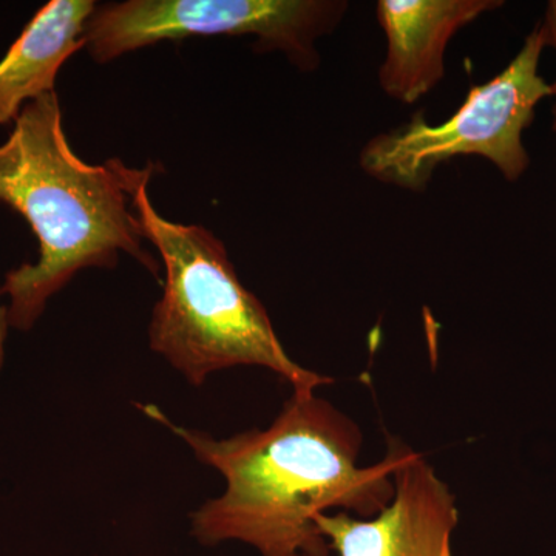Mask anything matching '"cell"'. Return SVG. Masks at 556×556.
Here are the masks:
<instances>
[{
    "instance_id": "cell-6",
    "label": "cell",
    "mask_w": 556,
    "mask_h": 556,
    "mask_svg": "<svg viewBox=\"0 0 556 556\" xmlns=\"http://www.w3.org/2000/svg\"><path fill=\"white\" fill-rule=\"evenodd\" d=\"M394 496L369 519L321 514L318 530L339 556H452L456 497L426 457L394 439Z\"/></svg>"
},
{
    "instance_id": "cell-8",
    "label": "cell",
    "mask_w": 556,
    "mask_h": 556,
    "mask_svg": "<svg viewBox=\"0 0 556 556\" xmlns=\"http://www.w3.org/2000/svg\"><path fill=\"white\" fill-rule=\"evenodd\" d=\"M94 0H50L28 22L0 61V126L25 104L54 90L62 65L84 49Z\"/></svg>"
},
{
    "instance_id": "cell-3",
    "label": "cell",
    "mask_w": 556,
    "mask_h": 556,
    "mask_svg": "<svg viewBox=\"0 0 556 556\" xmlns=\"http://www.w3.org/2000/svg\"><path fill=\"white\" fill-rule=\"evenodd\" d=\"M148 189L135 197V211L164 268L163 298L149 325L150 350L195 387L233 367L269 369L294 391L331 383L289 357L268 311L237 276L225 243L204 226L164 218Z\"/></svg>"
},
{
    "instance_id": "cell-1",
    "label": "cell",
    "mask_w": 556,
    "mask_h": 556,
    "mask_svg": "<svg viewBox=\"0 0 556 556\" xmlns=\"http://www.w3.org/2000/svg\"><path fill=\"white\" fill-rule=\"evenodd\" d=\"M226 479L222 496L192 514L204 546L241 541L262 556H328L316 518L332 508L369 519L394 496V439L375 466H358L361 427L316 391H294L265 430L228 439L177 426L155 405H139Z\"/></svg>"
},
{
    "instance_id": "cell-9",
    "label": "cell",
    "mask_w": 556,
    "mask_h": 556,
    "mask_svg": "<svg viewBox=\"0 0 556 556\" xmlns=\"http://www.w3.org/2000/svg\"><path fill=\"white\" fill-rule=\"evenodd\" d=\"M544 36H546L547 46L554 47L556 50V0L548 2L546 11V20L541 24ZM552 97H556V79L551 86Z\"/></svg>"
},
{
    "instance_id": "cell-10",
    "label": "cell",
    "mask_w": 556,
    "mask_h": 556,
    "mask_svg": "<svg viewBox=\"0 0 556 556\" xmlns=\"http://www.w3.org/2000/svg\"><path fill=\"white\" fill-rule=\"evenodd\" d=\"M0 289H2V285H0ZM9 328H11L9 308L0 305V369H2L3 358H5V340L7 334H9Z\"/></svg>"
},
{
    "instance_id": "cell-4",
    "label": "cell",
    "mask_w": 556,
    "mask_h": 556,
    "mask_svg": "<svg viewBox=\"0 0 556 556\" xmlns=\"http://www.w3.org/2000/svg\"><path fill=\"white\" fill-rule=\"evenodd\" d=\"M547 47L538 25L500 75L468 91L455 115L439 126L428 124L422 110L404 126L376 135L361 152L369 177L397 188L424 190L439 164L477 155L495 164L504 178L517 181L529 167L522 135L535 118L536 105L552 97L540 75Z\"/></svg>"
},
{
    "instance_id": "cell-7",
    "label": "cell",
    "mask_w": 556,
    "mask_h": 556,
    "mask_svg": "<svg viewBox=\"0 0 556 556\" xmlns=\"http://www.w3.org/2000/svg\"><path fill=\"white\" fill-rule=\"evenodd\" d=\"M497 0H380L378 20L387 35L386 62L379 83L388 97L413 104L445 76V50L459 28Z\"/></svg>"
},
{
    "instance_id": "cell-5",
    "label": "cell",
    "mask_w": 556,
    "mask_h": 556,
    "mask_svg": "<svg viewBox=\"0 0 556 556\" xmlns=\"http://www.w3.org/2000/svg\"><path fill=\"white\" fill-rule=\"evenodd\" d=\"M343 0H124L100 3L84 30L98 64L163 40L252 36L258 51H281L299 70H316V40L338 28Z\"/></svg>"
},
{
    "instance_id": "cell-2",
    "label": "cell",
    "mask_w": 556,
    "mask_h": 556,
    "mask_svg": "<svg viewBox=\"0 0 556 556\" xmlns=\"http://www.w3.org/2000/svg\"><path fill=\"white\" fill-rule=\"evenodd\" d=\"M161 170L121 159L89 164L64 130L56 91L24 105L0 144V206L17 212L39 241V258L5 274L10 327L30 331L47 303L84 269H113L119 255L159 277L160 262L144 248L135 197Z\"/></svg>"
},
{
    "instance_id": "cell-11",
    "label": "cell",
    "mask_w": 556,
    "mask_h": 556,
    "mask_svg": "<svg viewBox=\"0 0 556 556\" xmlns=\"http://www.w3.org/2000/svg\"><path fill=\"white\" fill-rule=\"evenodd\" d=\"M554 130H555V134H556V105H555V109H554Z\"/></svg>"
}]
</instances>
